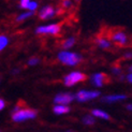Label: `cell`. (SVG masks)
I'll use <instances>...</instances> for the list:
<instances>
[{"label":"cell","mask_w":132,"mask_h":132,"mask_svg":"<svg viewBox=\"0 0 132 132\" xmlns=\"http://www.w3.org/2000/svg\"><path fill=\"white\" fill-rule=\"evenodd\" d=\"M29 2L30 0H22L21 2H19V8L21 9H28V5H29Z\"/></svg>","instance_id":"19"},{"label":"cell","mask_w":132,"mask_h":132,"mask_svg":"<svg viewBox=\"0 0 132 132\" xmlns=\"http://www.w3.org/2000/svg\"><path fill=\"white\" fill-rule=\"evenodd\" d=\"M53 112H54L56 115H62L65 113H69L70 108L64 106V105H55L54 109H53Z\"/></svg>","instance_id":"12"},{"label":"cell","mask_w":132,"mask_h":132,"mask_svg":"<svg viewBox=\"0 0 132 132\" xmlns=\"http://www.w3.org/2000/svg\"><path fill=\"white\" fill-rule=\"evenodd\" d=\"M112 39H113L115 42H117L118 44H120V45H125V44H127V42H128L127 36L121 31L115 32V34L113 35V37H112Z\"/></svg>","instance_id":"8"},{"label":"cell","mask_w":132,"mask_h":132,"mask_svg":"<svg viewBox=\"0 0 132 132\" xmlns=\"http://www.w3.org/2000/svg\"><path fill=\"white\" fill-rule=\"evenodd\" d=\"M100 96V91H88V90H80L76 95L77 101L80 102H86L92 99H96Z\"/></svg>","instance_id":"5"},{"label":"cell","mask_w":132,"mask_h":132,"mask_svg":"<svg viewBox=\"0 0 132 132\" xmlns=\"http://www.w3.org/2000/svg\"><path fill=\"white\" fill-rule=\"evenodd\" d=\"M9 44V38L6 36H0V52L3 51Z\"/></svg>","instance_id":"13"},{"label":"cell","mask_w":132,"mask_h":132,"mask_svg":"<svg viewBox=\"0 0 132 132\" xmlns=\"http://www.w3.org/2000/svg\"><path fill=\"white\" fill-rule=\"evenodd\" d=\"M74 96L71 95V94H59L55 97L54 99V102L56 105H67L69 103H71L73 101Z\"/></svg>","instance_id":"6"},{"label":"cell","mask_w":132,"mask_h":132,"mask_svg":"<svg viewBox=\"0 0 132 132\" xmlns=\"http://www.w3.org/2000/svg\"><path fill=\"white\" fill-rule=\"evenodd\" d=\"M34 15V13L32 12H26V13H22V14H19L17 17H16V22H22L24 19H27L28 17L32 16Z\"/></svg>","instance_id":"15"},{"label":"cell","mask_w":132,"mask_h":132,"mask_svg":"<svg viewBox=\"0 0 132 132\" xmlns=\"http://www.w3.org/2000/svg\"><path fill=\"white\" fill-rule=\"evenodd\" d=\"M74 43H75V39L74 38H69L68 40H65L63 42L62 46L64 48H70V47H72V46L74 45Z\"/></svg>","instance_id":"16"},{"label":"cell","mask_w":132,"mask_h":132,"mask_svg":"<svg viewBox=\"0 0 132 132\" xmlns=\"http://www.w3.org/2000/svg\"><path fill=\"white\" fill-rule=\"evenodd\" d=\"M37 116V111L30 110V109H24V110H18L16 113L13 114L12 119L15 122H22L25 120L34 119Z\"/></svg>","instance_id":"2"},{"label":"cell","mask_w":132,"mask_h":132,"mask_svg":"<svg viewBox=\"0 0 132 132\" xmlns=\"http://www.w3.org/2000/svg\"><path fill=\"white\" fill-rule=\"evenodd\" d=\"M37 8H38V2H37V1H30L27 10H29V11L32 12V13H35V11L37 10Z\"/></svg>","instance_id":"18"},{"label":"cell","mask_w":132,"mask_h":132,"mask_svg":"<svg viewBox=\"0 0 132 132\" xmlns=\"http://www.w3.org/2000/svg\"><path fill=\"white\" fill-rule=\"evenodd\" d=\"M4 106H5V102H4V100H2V99L0 98V111H2L4 109Z\"/></svg>","instance_id":"21"},{"label":"cell","mask_w":132,"mask_h":132,"mask_svg":"<svg viewBox=\"0 0 132 132\" xmlns=\"http://www.w3.org/2000/svg\"><path fill=\"white\" fill-rule=\"evenodd\" d=\"M92 83H94L97 87H102L103 84H104V78L105 75L103 73H96L92 75Z\"/></svg>","instance_id":"9"},{"label":"cell","mask_w":132,"mask_h":132,"mask_svg":"<svg viewBox=\"0 0 132 132\" xmlns=\"http://www.w3.org/2000/svg\"><path fill=\"white\" fill-rule=\"evenodd\" d=\"M126 58H131V54H130V53H128V54H126Z\"/></svg>","instance_id":"26"},{"label":"cell","mask_w":132,"mask_h":132,"mask_svg":"<svg viewBox=\"0 0 132 132\" xmlns=\"http://www.w3.org/2000/svg\"><path fill=\"white\" fill-rule=\"evenodd\" d=\"M58 59L62 63L67 65H75L82 60V56L76 53H71V52H60L58 54Z\"/></svg>","instance_id":"1"},{"label":"cell","mask_w":132,"mask_h":132,"mask_svg":"<svg viewBox=\"0 0 132 132\" xmlns=\"http://www.w3.org/2000/svg\"><path fill=\"white\" fill-rule=\"evenodd\" d=\"M92 115H95V117H98V118H101V119H105V120H109L110 119V115L104 112L102 110H99V109H95L92 110Z\"/></svg>","instance_id":"11"},{"label":"cell","mask_w":132,"mask_h":132,"mask_svg":"<svg viewBox=\"0 0 132 132\" xmlns=\"http://www.w3.org/2000/svg\"><path fill=\"white\" fill-rule=\"evenodd\" d=\"M98 44H99L100 47H103V48H108L111 46V42L109 40H106V39H104V38L98 39Z\"/></svg>","instance_id":"14"},{"label":"cell","mask_w":132,"mask_h":132,"mask_svg":"<svg viewBox=\"0 0 132 132\" xmlns=\"http://www.w3.org/2000/svg\"><path fill=\"white\" fill-rule=\"evenodd\" d=\"M85 78H86V75H85L84 73H82V72H80V71H73V72H71L70 74L64 76L63 83H64L65 86L71 87V86H73V85L84 81Z\"/></svg>","instance_id":"3"},{"label":"cell","mask_w":132,"mask_h":132,"mask_svg":"<svg viewBox=\"0 0 132 132\" xmlns=\"http://www.w3.org/2000/svg\"><path fill=\"white\" fill-rule=\"evenodd\" d=\"M54 14H55L54 8L51 6V5H45V6H43V8L41 9L39 16H40L41 19H48V18L54 16Z\"/></svg>","instance_id":"7"},{"label":"cell","mask_w":132,"mask_h":132,"mask_svg":"<svg viewBox=\"0 0 132 132\" xmlns=\"http://www.w3.org/2000/svg\"><path fill=\"white\" fill-rule=\"evenodd\" d=\"M83 122L85 125H92V123H95V118H94V116H90V115L85 116L83 118Z\"/></svg>","instance_id":"17"},{"label":"cell","mask_w":132,"mask_h":132,"mask_svg":"<svg viewBox=\"0 0 132 132\" xmlns=\"http://www.w3.org/2000/svg\"><path fill=\"white\" fill-rule=\"evenodd\" d=\"M39 58H31V59H29V61H28V64L29 65H36V64H38L39 63Z\"/></svg>","instance_id":"20"},{"label":"cell","mask_w":132,"mask_h":132,"mask_svg":"<svg viewBox=\"0 0 132 132\" xmlns=\"http://www.w3.org/2000/svg\"><path fill=\"white\" fill-rule=\"evenodd\" d=\"M127 109L131 111V110H132V105H131V104H128V105H127Z\"/></svg>","instance_id":"25"},{"label":"cell","mask_w":132,"mask_h":132,"mask_svg":"<svg viewBox=\"0 0 132 132\" xmlns=\"http://www.w3.org/2000/svg\"><path fill=\"white\" fill-rule=\"evenodd\" d=\"M113 71H114V73H116V74L120 73V69H119V68H114V69H113Z\"/></svg>","instance_id":"24"},{"label":"cell","mask_w":132,"mask_h":132,"mask_svg":"<svg viewBox=\"0 0 132 132\" xmlns=\"http://www.w3.org/2000/svg\"><path fill=\"white\" fill-rule=\"evenodd\" d=\"M59 31H60V25H58V24L40 26L36 30L37 34H40V35H57Z\"/></svg>","instance_id":"4"},{"label":"cell","mask_w":132,"mask_h":132,"mask_svg":"<svg viewBox=\"0 0 132 132\" xmlns=\"http://www.w3.org/2000/svg\"><path fill=\"white\" fill-rule=\"evenodd\" d=\"M127 80H128V82H129V83H132V81H131V80H132V74H131V73H129V74H128Z\"/></svg>","instance_id":"23"},{"label":"cell","mask_w":132,"mask_h":132,"mask_svg":"<svg viewBox=\"0 0 132 132\" xmlns=\"http://www.w3.org/2000/svg\"><path fill=\"white\" fill-rule=\"evenodd\" d=\"M71 5V1H63V6L64 8H69Z\"/></svg>","instance_id":"22"},{"label":"cell","mask_w":132,"mask_h":132,"mask_svg":"<svg viewBox=\"0 0 132 132\" xmlns=\"http://www.w3.org/2000/svg\"><path fill=\"white\" fill-rule=\"evenodd\" d=\"M13 73H18V70H13Z\"/></svg>","instance_id":"27"},{"label":"cell","mask_w":132,"mask_h":132,"mask_svg":"<svg viewBox=\"0 0 132 132\" xmlns=\"http://www.w3.org/2000/svg\"><path fill=\"white\" fill-rule=\"evenodd\" d=\"M127 98L126 95H112V96H106L105 98H103V101L104 102H116V101H120V100H125Z\"/></svg>","instance_id":"10"}]
</instances>
